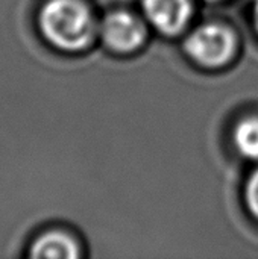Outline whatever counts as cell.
<instances>
[{"instance_id": "6da1fadb", "label": "cell", "mask_w": 258, "mask_h": 259, "mask_svg": "<svg viewBox=\"0 0 258 259\" xmlns=\"http://www.w3.org/2000/svg\"><path fill=\"white\" fill-rule=\"evenodd\" d=\"M38 27L53 49L65 53L87 50L99 35V23L84 0H46L38 11Z\"/></svg>"}, {"instance_id": "7a4b0ae2", "label": "cell", "mask_w": 258, "mask_h": 259, "mask_svg": "<svg viewBox=\"0 0 258 259\" xmlns=\"http://www.w3.org/2000/svg\"><path fill=\"white\" fill-rule=\"evenodd\" d=\"M239 47L234 30L220 23H205L193 29L184 42L187 56L199 67L216 70L227 67Z\"/></svg>"}, {"instance_id": "3957f363", "label": "cell", "mask_w": 258, "mask_h": 259, "mask_svg": "<svg viewBox=\"0 0 258 259\" xmlns=\"http://www.w3.org/2000/svg\"><path fill=\"white\" fill-rule=\"evenodd\" d=\"M99 35L111 52L131 55L144 46L148 39V21L125 9L113 11L99 23Z\"/></svg>"}, {"instance_id": "277c9868", "label": "cell", "mask_w": 258, "mask_h": 259, "mask_svg": "<svg viewBox=\"0 0 258 259\" xmlns=\"http://www.w3.org/2000/svg\"><path fill=\"white\" fill-rule=\"evenodd\" d=\"M141 8L148 24L166 36L184 32L195 14L193 0H141Z\"/></svg>"}, {"instance_id": "5b68a950", "label": "cell", "mask_w": 258, "mask_h": 259, "mask_svg": "<svg viewBox=\"0 0 258 259\" xmlns=\"http://www.w3.org/2000/svg\"><path fill=\"white\" fill-rule=\"evenodd\" d=\"M29 255L36 259H76L81 256V249L78 241L70 234L50 231L32 243Z\"/></svg>"}, {"instance_id": "8992f818", "label": "cell", "mask_w": 258, "mask_h": 259, "mask_svg": "<svg viewBox=\"0 0 258 259\" xmlns=\"http://www.w3.org/2000/svg\"><path fill=\"white\" fill-rule=\"evenodd\" d=\"M231 141L234 150L243 159L258 162V115L242 117L233 127Z\"/></svg>"}, {"instance_id": "52a82bcc", "label": "cell", "mask_w": 258, "mask_h": 259, "mask_svg": "<svg viewBox=\"0 0 258 259\" xmlns=\"http://www.w3.org/2000/svg\"><path fill=\"white\" fill-rule=\"evenodd\" d=\"M243 202L249 215L258 222V167L251 171L243 187Z\"/></svg>"}, {"instance_id": "ba28073f", "label": "cell", "mask_w": 258, "mask_h": 259, "mask_svg": "<svg viewBox=\"0 0 258 259\" xmlns=\"http://www.w3.org/2000/svg\"><path fill=\"white\" fill-rule=\"evenodd\" d=\"M252 21H254V27L258 33V2L254 3V12H252Z\"/></svg>"}, {"instance_id": "9c48e42d", "label": "cell", "mask_w": 258, "mask_h": 259, "mask_svg": "<svg viewBox=\"0 0 258 259\" xmlns=\"http://www.w3.org/2000/svg\"><path fill=\"white\" fill-rule=\"evenodd\" d=\"M208 2H220V0H208Z\"/></svg>"}]
</instances>
